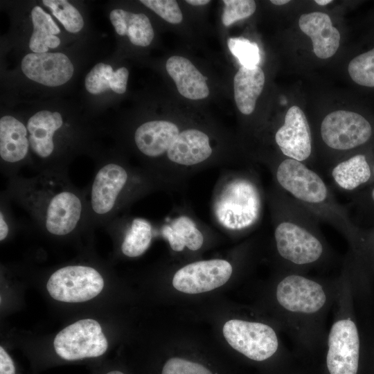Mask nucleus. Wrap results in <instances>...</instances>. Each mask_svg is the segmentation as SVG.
<instances>
[{
    "label": "nucleus",
    "instance_id": "f257e3e1",
    "mask_svg": "<svg viewBox=\"0 0 374 374\" xmlns=\"http://www.w3.org/2000/svg\"><path fill=\"white\" fill-rule=\"evenodd\" d=\"M276 186L289 195L319 221L341 232L359 249L362 228L357 226L347 208L335 199L330 187L314 169L283 156L273 163Z\"/></svg>",
    "mask_w": 374,
    "mask_h": 374
},
{
    "label": "nucleus",
    "instance_id": "f03ea898",
    "mask_svg": "<svg viewBox=\"0 0 374 374\" xmlns=\"http://www.w3.org/2000/svg\"><path fill=\"white\" fill-rule=\"evenodd\" d=\"M271 204L278 256L287 263L299 267L319 261L326 248L319 220L277 186Z\"/></svg>",
    "mask_w": 374,
    "mask_h": 374
},
{
    "label": "nucleus",
    "instance_id": "7ed1b4c3",
    "mask_svg": "<svg viewBox=\"0 0 374 374\" xmlns=\"http://www.w3.org/2000/svg\"><path fill=\"white\" fill-rule=\"evenodd\" d=\"M319 134L332 153L348 156L374 143V123L359 112L337 110L323 118Z\"/></svg>",
    "mask_w": 374,
    "mask_h": 374
},
{
    "label": "nucleus",
    "instance_id": "20e7f679",
    "mask_svg": "<svg viewBox=\"0 0 374 374\" xmlns=\"http://www.w3.org/2000/svg\"><path fill=\"white\" fill-rule=\"evenodd\" d=\"M262 199L256 184L249 178L233 179L216 201L215 215L225 227L242 230L253 226L259 220Z\"/></svg>",
    "mask_w": 374,
    "mask_h": 374
},
{
    "label": "nucleus",
    "instance_id": "39448f33",
    "mask_svg": "<svg viewBox=\"0 0 374 374\" xmlns=\"http://www.w3.org/2000/svg\"><path fill=\"white\" fill-rule=\"evenodd\" d=\"M53 346L61 358L74 361L101 356L106 352L108 343L99 323L87 319L79 320L58 332Z\"/></svg>",
    "mask_w": 374,
    "mask_h": 374
},
{
    "label": "nucleus",
    "instance_id": "423d86ee",
    "mask_svg": "<svg viewBox=\"0 0 374 374\" xmlns=\"http://www.w3.org/2000/svg\"><path fill=\"white\" fill-rule=\"evenodd\" d=\"M104 280L95 269L70 265L55 271L49 278L46 288L51 296L59 301L80 303L89 301L102 291Z\"/></svg>",
    "mask_w": 374,
    "mask_h": 374
},
{
    "label": "nucleus",
    "instance_id": "0eeeda50",
    "mask_svg": "<svg viewBox=\"0 0 374 374\" xmlns=\"http://www.w3.org/2000/svg\"><path fill=\"white\" fill-rule=\"evenodd\" d=\"M222 331L233 348L255 361L269 358L278 349L275 331L262 323L231 319L225 323Z\"/></svg>",
    "mask_w": 374,
    "mask_h": 374
},
{
    "label": "nucleus",
    "instance_id": "6e6552de",
    "mask_svg": "<svg viewBox=\"0 0 374 374\" xmlns=\"http://www.w3.org/2000/svg\"><path fill=\"white\" fill-rule=\"evenodd\" d=\"M326 364L330 374H357L359 359V337L350 319L332 326L328 340Z\"/></svg>",
    "mask_w": 374,
    "mask_h": 374
},
{
    "label": "nucleus",
    "instance_id": "1a4fd4ad",
    "mask_svg": "<svg viewBox=\"0 0 374 374\" xmlns=\"http://www.w3.org/2000/svg\"><path fill=\"white\" fill-rule=\"evenodd\" d=\"M232 271L231 263L225 260L197 261L179 269L173 276L172 285L184 293H203L225 284Z\"/></svg>",
    "mask_w": 374,
    "mask_h": 374
},
{
    "label": "nucleus",
    "instance_id": "9d476101",
    "mask_svg": "<svg viewBox=\"0 0 374 374\" xmlns=\"http://www.w3.org/2000/svg\"><path fill=\"white\" fill-rule=\"evenodd\" d=\"M274 141L282 155L309 166L312 154V136L310 124L303 110L291 107L283 123L277 129Z\"/></svg>",
    "mask_w": 374,
    "mask_h": 374
},
{
    "label": "nucleus",
    "instance_id": "9b49d317",
    "mask_svg": "<svg viewBox=\"0 0 374 374\" xmlns=\"http://www.w3.org/2000/svg\"><path fill=\"white\" fill-rule=\"evenodd\" d=\"M276 295L284 309L295 313L317 312L326 301V293L319 283L294 274L286 276L279 282Z\"/></svg>",
    "mask_w": 374,
    "mask_h": 374
},
{
    "label": "nucleus",
    "instance_id": "f8f14e48",
    "mask_svg": "<svg viewBox=\"0 0 374 374\" xmlns=\"http://www.w3.org/2000/svg\"><path fill=\"white\" fill-rule=\"evenodd\" d=\"M373 144L348 155L327 170L337 188L352 194L374 185Z\"/></svg>",
    "mask_w": 374,
    "mask_h": 374
},
{
    "label": "nucleus",
    "instance_id": "ddd939ff",
    "mask_svg": "<svg viewBox=\"0 0 374 374\" xmlns=\"http://www.w3.org/2000/svg\"><path fill=\"white\" fill-rule=\"evenodd\" d=\"M21 70L35 82L57 87L68 82L74 69L69 57L62 53H32L23 58Z\"/></svg>",
    "mask_w": 374,
    "mask_h": 374
},
{
    "label": "nucleus",
    "instance_id": "4468645a",
    "mask_svg": "<svg viewBox=\"0 0 374 374\" xmlns=\"http://www.w3.org/2000/svg\"><path fill=\"white\" fill-rule=\"evenodd\" d=\"M127 173L125 168L116 163L103 166L96 175L91 192V204L99 215L109 213L125 187Z\"/></svg>",
    "mask_w": 374,
    "mask_h": 374
},
{
    "label": "nucleus",
    "instance_id": "2eb2a0df",
    "mask_svg": "<svg viewBox=\"0 0 374 374\" xmlns=\"http://www.w3.org/2000/svg\"><path fill=\"white\" fill-rule=\"evenodd\" d=\"M82 203L75 193L64 190L55 194L46 206L45 226L55 235L71 233L80 221Z\"/></svg>",
    "mask_w": 374,
    "mask_h": 374
},
{
    "label": "nucleus",
    "instance_id": "dca6fc26",
    "mask_svg": "<svg viewBox=\"0 0 374 374\" xmlns=\"http://www.w3.org/2000/svg\"><path fill=\"white\" fill-rule=\"evenodd\" d=\"M299 26L310 37L314 53L318 57L329 58L337 52L340 34L332 26L328 15L321 12L303 14L299 18Z\"/></svg>",
    "mask_w": 374,
    "mask_h": 374
},
{
    "label": "nucleus",
    "instance_id": "f3484780",
    "mask_svg": "<svg viewBox=\"0 0 374 374\" xmlns=\"http://www.w3.org/2000/svg\"><path fill=\"white\" fill-rule=\"evenodd\" d=\"M180 132L177 125L164 120L150 121L141 125L134 134L138 149L149 157L166 154Z\"/></svg>",
    "mask_w": 374,
    "mask_h": 374
},
{
    "label": "nucleus",
    "instance_id": "a211bd4d",
    "mask_svg": "<svg viewBox=\"0 0 374 374\" xmlns=\"http://www.w3.org/2000/svg\"><path fill=\"white\" fill-rule=\"evenodd\" d=\"M212 152L206 133L197 129H187L180 132L166 155L174 163L189 166L202 163Z\"/></svg>",
    "mask_w": 374,
    "mask_h": 374
},
{
    "label": "nucleus",
    "instance_id": "6ab92c4d",
    "mask_svg": "<svg viewBox=\"0 0 374 374\" xmlns=\"http://www.w3.org/2000/svg\"><path fill=\"white\" fill-rule=\"evenodd\" d=\"M168 75L174 80L179 93L191 100H200L209 95L206 78L187 58L175 55L166 64Z\"/></svg>",
    "mask_w": 374,
    "mask_h": 374
},
{
    "label": "nucleus",
    "instance_id": "aec40b11",
    "mask_svg": "<svg viewBox=\"0 0 374 374\" xmlns=\"http://www.w3.org/2000/svg\"><path fill=\"white\" fill-rule=\"evenodd\" d=\"M58 112L43 110L32 116L27 123L28 141L31 150L39 157L47 158L53 152V135L62 125Z\"/></svg>",
    "mask_w": 374,
    "mask_h": 374
},
{
    "label": "nucleus",
    "instance_id": "412c9836",
    "mask_svg": "<svg viewBox=\"0 0 374 374\" xmlns=\"http://www.w3.org/2000/svg\"><path fill=\"white\" fill-rule=\"evenodd\" d=\"M265 82V73L258 66H242L237 71L233 80L234 99L242 114L249 115L254 111Z\"/></svg>",
    "mask_w": 374,
    "mask_h": 374
},
{
    "label": "nucleus",
    "instance_id": "4be33fe9",
    "mask_svg": "<svg viewBox=\"0 0 374 374\" xmlns=\"http://www.w3.org/2000/svg\"><path fill=\"white\" fill-rule=\"evenodd\" d=\"M25 125L11 116L0 119V156L8 163L24 159L30 147Z\"/></svg>",
    "mask_w": 374,
    "mask_h": 374
},
{
    "label": "nucleus",
    "instance_id": "5701e85b",
    "mask_svg": "<svg viewBox=\"0 0 374 374\" xmlns=\"http://www.w3.org/2000/svg\"><path fill=\"white\" fill-rule=\"evenodd\" d=\"M109 19L116 33L127 35L134 45L147 46L154 38L152 24L145 14L114 9L110 12Z\"/></svg>",
    "mask_w": 374,
    "mask_h": 374
},
{
    "label": "nucleus",
    "instance_id": "b1692460",
    "mask_svg": "<svg viewBox=\"0 0 374 374\" xmlns=\"http://www.w3.org/2000/svg\"><path fill=\"white\" fill-rule=\"evenodd\" d=\"M129 71L121 67L114 71L109 64L98 63L85 78V87L91 94H100L109 89L121 94L125 92Z\"/></svg>",
    "mask_w": 374,
    "mask_h": 374
},
{
    "label": "nucleus",
    "instance_id": "393cba45",
    "mask_svg": "<svg viewBox=\"0 0 374 374\" xmlns=\"http://www.w3.org/2000/svg\"><path fill=\"white\" fill-rule=\"evenodd\" d=\"M33 32L31 35L29 47L33 53H46L48 48H55L60 44V39L55 35L60 30L51 16L39 6H35L31 11Z\"/></svg>",
    "mask_w": 374,
    "mask_h": 374
},
{
    "label": "nucleus",
    "instance_id": "a878e982",
    "mask_svg": "<svg viewBox=\"0 0 374 374\" xmlns=\"http://www.w3.org/2000/svg\"><path fill=\"white\" fill-rule=\"evenodd\" d=\"M171 249L175 251H182L185 247L192 251L200 249L204 242L202 232L194 222L186 216L176 218L170 225L162 231Z\"/></svg>",
    "mask_w": 374,
    "mask_h": 374
},
{
    "label": "nucleus",
    "instance_id": "bb28decb",
    "mask_svg": "<svg viewBox=\"0 0 374 374\" xmlns=\"http://www.w3.org/2000/svg\"><path fill=\"white\" fill-rule=\"evenodd\" d=\"M152 238L150 222L145 219L135 218L125 233L121 245L122 252L131 258L139 256L148 249Z\"/></svg>",
    "mask_w": 374,
    "mask_h": 374
},
{
    "label": "nucleus",
    "instance_id": "cd10ccee",
    "mask_svg": "<svg viewBox=\"0 0 374 374\" xmlns=\"http://www.w3.org/2000/svg\"><path fill=\"white\" fill-rule=\"evenodd\" d=\"M348 71L357 85L374 89V46L354 57L348 64Z\"/></svg>",
    "mask_w": 374,
    "mask_h": 374
},
{
    "label": "nucleus",
    "instance_id": "c85d7f7f",
    "mask_svg": "<svg viewBox=\"0 0 374 374\" xmlns=\"http://www.w3.org/2000/svg\"><path fill=\"white\" fill-rule=\"evenodd\" d=\"M42 3L51 9L53 15L67 31L75 33L83 28L84 20L81 14L67 1L43 0Z\"/></svg>",
    "mask_w": 374,
    "mask_h": 374
},
{
    "label": "nucleus",
    "instance_id": "c756f323",
    "mask_svg": "<svg viewBox=\"0 0 374 374\" xmlns=\"http://www.w3.org/2000/svg\"><path fill=\"white\" fill-rule=\"evenodd\" d=\"M227 45L231 53L238 60L242 66H258L260 55L256 43L244 37H230L227 40Z\"/></svg>",
    "mask_w": 374,
    "mask_h": 374
},
{
    "label": "nucleus",
    "instance_id": "7c9ffc66",
    "mask_svg": "<svg viewBox=\"0 0 374 374\" xmlns=\"http://www.w3.org/2000/svg\"><path fill=\"white\" fill-rule=\"evenodd\" d=\"M224 8L222 21L225 26L252 15L256 9L252 0H224Z\"/></svg>",
    "mask_w": 374,
    "mask_h": 374
},
{
    "label": "nucleus",
    "instance_id": "2f4dec72",
    "mask_svg": "<svg viewBox=\"0 0 374 374\" xmlns=\"http://www.w3.org/2000/svg\"><path fill=\"white\" fill-rule=\"evenodd\" d=\"M140 2L170 24H179L183 19L182 12L177 1L141 0Z\"/></svg>",
    "mask_w": 374,
    "mask_h": 374
},
{
    "label": "nucleus",
    "instance_id": "473e14b6",
    "mask_svg": "<svg viewBox=\"0 0 374 374\" xmlns=\"http://www.w3.org/2000/svg\"><path fill=\"white\" fill-rule=\"evenodd\" d=\"M162 374H213L203 365L179 357L169 359L164 364Z\"/></svg>",
    "mask_w": 374,
    "mask_h": 374
},
{
    "label": "nucleus",
    "instance_id": "72a5a7b5",
    "mask_svg": "<svg viewBox=\"0 0 374 374\" xmlns=\"http://www.w3.org/2000/svg\"><path fill=\"white\" fill-rule=\"evenodd\" d=\"M351 204L358 215L374 221V185L351 194Z\"/></svg>",
    "mask_w": 374,
    "mask_h": 374
},
{
    "label": "nucleus",
    "instance_id": "f704fd0d",
    "mask_svg": "<svg viewBox=\"0 0 374 374\" xmlns=\"http://www.w3.org/2000/svg\"><path fill=\"white\" fill-rule=\"evenodd\" d=\"M0 374H16L13 360L2 346L0 347Z\"/></svg>",
    "mask_w": 374,
    "mask_h": 374
},
{
    "label": "nucleus",
    "instance_id": "c9c22d12",
    "mask_svg": "<svg viewBox=\"0 0 374 374\" xmlns=\"http://www.w3.org/2000/svg\"><path fill=\"white\" fill-rule=\"evenodd\" d=\"M360 250L373 252L374 257V224L369 229H363Z\"/></svg>",
    "mask_w": 374,
    "mask_h": 374
},
{
    "label": "nucleus",
    "instance_id": "e433bc0d",
    "mask_svg": "<svg viewBox=\"0 0 374 374\" xmlns=\"http://www.w3.org/2000/svg\"><path fill=\"white\" fill-rule=\"evenodd\" d=\"M8 226L2 212L0 213V240H3L8 235Z\"/></svg>",
    "mask_w": 374,
    "mask_h": 374
},
{
    "label": "nucleus",
    "instance_id": "4c0bfd02",
    "mask_svg": "<svg viewBox=\"0 0 374 374\" xmlns=\"http://www.w3.org/2000/svg\"><path fill=\"white\" fill-rule=\"evenodd\" d=\"M211 1L208 0H187L186 3L193 5V6H204L210 3Z\"/></svg>",
    "mask_w": 374,
    "mask_h": 374
},
{
    "label": "nucleus",
    "instance_id": "58836bf2",
    "mask_svg": "<svg viewBox=\"0 0 374 374\" xmlns=\"http://www.w3.org/2000/svg\"><path fill=\"white\" fill-rule=\"evenodd\" d=\"M270 2L274 5L282 6L290 2L288 0H271Z\"/></svg>",
    "mask_w": 374,
    "mask_h": 374
},
{
    "label": "nucleus",
    "instance_id": "ea45409f",
    "mask_svg": "<svg viewBox=\"0 0 374 374\" xmlns=\"http://www.w3.org/2000/svg\"><path fill=\"white\" fill-rule=\"evenodd\" d=\"M332 0H315V3L320 6H326L327 4H329L332 3Z\"/></svg>",
    "mask_w": 374,
    "mask_h": 374
},
{
    "label": "nucleus",
    "instance_id": "a19ab883",
    "mask_svg": "<svg viewBox=\"0 0 374 374\" xmlns=\"http://www.w3.org/2000/svg\"><path fill=\"white\" fill-rule=\"evenodd\" d=\"M106 374H124V373L119 371H112L107 373Z\"/></svg>",
    "mask_w": 374,
    "mask_h": 374
},
{
    "label": "nucleus",
    "instance_id": "79ce46f5",
    "mask_svg": "<svg viewBox=\"0 0 374 374\" xmlns=\"http://www.w3.org/2000/svg\"><path fill=\"white\" fill-rule=\"evenodd\" d=\"M373 152H374V144H373ZM373 172H374V157H373Z\"/></svg>",
    "mask_w": 374,
    "mask_h": 374
}]
</instances>
